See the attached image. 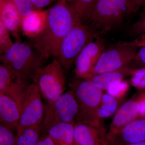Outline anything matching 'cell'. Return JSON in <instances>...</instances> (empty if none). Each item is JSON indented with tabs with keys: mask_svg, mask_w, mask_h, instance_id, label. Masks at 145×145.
<instances>
[{
	"mask_svg": "<svg viewBox=\"0 0 145 145\" xmlns=\"http://www.w3.org/2000/svg\"><path fill=\"white\" fill-rule=\"evenodd\" d=\"M46 10L44 25L28 42L47 58H56L63 39L80 21L65 0H58Z\"/></svg>",
	"mask_w": 145,
	"mask_h": 145,
	"instance_id": "obj_1",
	"label": "cell"
},
{
	"mask_svg": "<svg viewBox=\"0 0 145 145\" xmlns=\"http://www.w3.org/2000/svg\"><path fill=\"white\" fill-rule=\"evenodd\" d=\"M48 59L28 42H16L0 55L2 63L10 66L25 80L33 82Z\"/></svg>",
	"mask_w": 145,
	"mask_h": 145,
	"instance_id": "obj_2",
	"label": "cell"
},
{
	"mask_svg": "<svg viewBox=\"0 0 145 145\" xmlns=\"http://www.w3.org/2000/svg\"><path fill=\"white\" fill-rule=\"evenodd\" d=\"M80 107L77 122L100 127L103 125L98 110L103 94V89L88 80L75 78L69 83Z\"/></svg>",
	"mask_w": 145,
	"mask_h": 145,
	"instance_id": "obj_3",
	"label": "cell"
},
{
	"mask_svg": "<svg viewBox=\"0 0 145 145\" xmlns=\"http://www.w3.org/2000/svg\"><path fill=\"white\" fill-rule=\"evenodd\" d=\"M135 10L130 0H96L87 22L96 31L106 32Z\"/></svg>",
	"mask_w": 145,
	"mask_h": 145,
	"instance_id": "obj_4",
	"label": "cell"
},
{
	"mask_svg": "<svg viewBox=\"0 0 145 145\" xmlns=\"http://www.w3.org/2000/svg\"><path fill=\"white\" fill-rule=\"evenodd\" d=\"M97 35L89 25L78 21L63 40L55 59L64 69H69L83 48Z\"/></svg>",
	"mask_w": 145,
	"mask_h": 145,
	"instance_id": "obj_5",
	"label": "cell"
},
{
	"mask_svg": "<svg viewBox=\"0 0 145 145\" xmlns=\"http://www.w3.org/2000/svg\"><path fill=\"white\" fill-rule=\"evenodd\" d=\"M144 39L142 36L141 39L133 41L118 43L105 49L91 76L118 70L129 66L134 60L138 49L142 46Z\"/></svg>",
	"mask_w": 145,
	"mask_h": 145,
	"instance_id": "obj_6",
	"label": "cell"
},
{
	"mask_svg": "<svg viewBox=\"0 0 145 145\" xmlns=\"http://www.w3.org/2000/svg\"><path fill=\"white\" fill-rule=\"evenodd\" d=\"M66 82L63 67L57 59L53 58L39 71L33 82L38 86L47 104H50L64 93Z\"/></svg>",
	"mask_w": 145,
	"mask_h": 145,
	"instance_id": "obj_7",
	"label": "cell"
},
{
	"mask_svg": "<svg viewBox=\"0 0 145 145\" xmlns=\"http://www.w3.org/2000/svg\"><path fill=\"white\" fill-rule=\"evenodd\" d=\"M38 86L29 84L21 101V118L17 129L18 133L29 127L42 124L44 117L45 106Z\"/></svg>",
	"mask_w": 145,
	"mask_h": 145,
	"instance_id": "obj_8",
	"label": "cell"
},
{
	"mask_svg": "<svg viewBox=\"0 0 145 145\" xmlns=\"http://www.w3.org/2000/svg\"><path fill=\"white\" fill-rule=\"evenodd\" d=\"M80 111L78 101L72 91L63 93L52 103L45 106L44 119L75 124Z\"/></svg>",
	"mask_w": 145,
	"mask_h": 145,
	"instance_id": "obj_9",
	"label": "cell"
},
{
	"mask_svg": "<svg viewBox=\"0 0 145 145\" xmlns=\"http://www.w3.org/2000/svg\"><path fill=\"white\" fill-rule=\"evenodd\" d=\"M105 49L103 41L98 37L95 40L88 44L75 61L74 72L76 78L88 79Z\"/></svg>",
	"mask_w": 145,
	"mask_h": 145,
	"instance_id": "obj_10",
	"label": "cell"
},
{
	"mask_svg": "<svg viewBox=\"0 0 145 145\" xmlns=\"http://www.w3.org/2000/svg\"><path fill=\"white\" fill-rule=\"evenodd\" d=\"M29 81L22 78L10 66L0 65V93L9 96L20 106Z\"/></svg>",
	"mask_w": 145,
	"mask_h": 145,
	"instance_id": "obj_11",
	"label": "cell"
},
{
	"mask_svg": "<svg viewBox=\"0 0 145 145\" xmlns=\"http://www.w3.org/2000/svg\"><path fill=\"white\" fill-rule=\"evenodd\" d=\"M74 139L77 145H109L103 125L77 122L74 125Z\"/></svg>",
	"mask_w": 145,
	"mask_h": 145,
	"instance_id": "obj_12",
	"label": "cell"
},
{
	"mask_svg": "<svg viewBox=\"0 0 145 145\" xmlns=\"http://www.w3.org/2000/svg\"><path fill=\"white\" fill-rule=\"evenodd\" d=\"M140 98L130 100L117 110L112 120L108 133V142L114 135L131 122L139 117Z\"/></svg>",
	"mask_w": 145,
	"mask_h": 145,
	"instance_id": "obj_13",
	"label": "cell"
},
{
	"mask_svg": "<svg viewBox=\"0 0 145 145\" xmlns=\"http://www.w3.org/2000/svg\"><path fill=\"white\" fill-rule=\"evenodd\" d=\"M74 125L44 119L41 125L56 145H74Z\"/></svg>",
	"mask_w": 145,
	"mask_h": 145,
	"instance_id": "obj_14",
	"label": "cell"
},
{
	"mask_svg": "<svg viewBox=\"0 0 145 145\" xmlns=\"http://www.w3.org/2000/svg\"><path fill=\"white\" fill-rule=\"evenodd\" d=\"M145 141V118L131 122L109 141L108 144L125 145Z\"/></svg>",
	"mask_w": 145,
	"mask_h": 145,
	"instance_id": "obj_15",
	"label": "cell"
},
{
	"mask_svg": "<svg viewBox=\"0 0 145 145\" xmlns=\"http://www.w3.org/2000/svg\"><path fill=\"white\" fill-rule=\"evenodd\" d=\"M0 22L20 41L22 20L16 6L10 0H0Z\"/></svg>",
	"mask_w": 145,
	"mask_h": 145,
	"instance_id": "obj_16",
	"label": "cell"
},
{
	"mask_svg": "<svg viewBox=\"0 0 145 145\" xmlns=\"http://www.w3.org/2000/svg\"><path fill=\"white\" fill-rule=\"evenodd\" d=\"M21 118L20 106L9 96L0 93L1 123L11 129H18Z\"/></svg>",
	"mask_w": 145,
	"mask_h": 145,
	"instance_id": "obj_17",
	"label": "cell"
},
{
	"mask_svg": "<svg viewBox=\"0 0 145 145\" xmlns=\"http://www.w3.org/2000/svg\"><path fill=\"white\" fill-rule=\"evenodd\" d=\"M135 69L127 66L118 70L91 75L87 80L90 81L103 90H107L112 83L123 80L125 78L131 76Z\"/></svg>",
	"mask_w": 145,
	"mask_h": 145,
	"instance_id": "obj_18",
	"label": "cell"
},
{
	"mask_svg": "<svg viewBox=\"0 0 145 145\" xmlns=\"http://www.w3.org/2000/svg\"><path fill=\"white\" fill-rule=\"evenodd\" d=\"M46 14V10H35L24 18L22 22V29L29 38L35 36L41 30L44 25Z\"/></svg>",
	"mask_w": 145,
	"mask_h": 145,
	"instance_id": "obj_19",
	"label": "cell"
},
{
	"mask_svg": "<svg viewBox=\"0 0 145 145\" xmlns=\"http://www.w3.org/2000/svg\"><path fill=\"white\" fill-rule=\"evenodd\" d=\"M70 5L78 19L86 23L96 0H65Z\"/></svg>",
	"mask_w": 145,
	"mask_h": 145,
	"instance_id": "obj_20",
	"label": "cell"
},
{
	"mask_svg": "<svg viewBox=\"0 0 145 145\" xmlns=\"http://www.w3.org/2000/svg\"><path fill=\"white\" fill-rule=\"evenodd\" d=\"M41 125L28 127L18 133L15 145H36L39 140Z\"/></svg>",
	"mask_w": 145,
	"mask_h": 145,
	"instance_id": "obj_21",
	"label": "cell"
},
{
	"mask_svg": "<svg viewBox=\"0 0 145 145\" xmlns=\"http://www.w3.org/2000/svg\"><path fill=\"white\" fill-rule=\"evenodd\" d=\"M118 99L107 94H103L98 110V116L100 119L107 118L114 114L119 106Z\"/></svg>",
	"mask_w": 145,
	"mask_h": 145,
	"instance_id": "obj_22",
	"label": "cell"
},
{
	"mask_svg": "<svg viewBox=\"0 0 145 145\" xmlns=\"http://www.w3.org/2000/svg\"><path fill=\"white\" fill-rule=\"evenodd\" d=\"M129 85L126 81H117L111 84L107 89L109 95L116 99H121L128 90Z\"/></svg>",
	"mask_w": 145,
	"mask_h": 145,
	"instance_id": "obj_23",
	"label": "cell"
},
{
	"mask_svg": "<svg viewBox=\"0 0 145 145\" xmlns=\"http://www.w3.org/2000/svg\"><path fill=\"white\" fill-rule=\"evenodd\" d=\"M16 6L22 20L35 10L31 0H10Z\"/></svg>",
	"mask_w": 145,
	"mask_h": 145,
	"instance_id": "obj_24",
	"label": "cell"
},
{
	"mask_svg": "<svg viewBox=\"0 0 145 145\" xmlns=\"http://www.w3.org/2000/svg\"><path fill=\"white\" fill-rule=\"evenodd\" d=\"M13 43L10 38V32L0 22V54L6 52Z\"/></svg>",
	"mask_w": 145,
	"mask_h": 145,
	"instance_id": "obj_25",
	"label": "cell"
},
{
	"mask_svg": "<svg viewBox=\"0 0 145 145\" xmlns=\"http://www.w3.org/2000/svg\"><path fill=\"white\" fill-rule=\"evenodd\" d=\"M11 129L1 123L0 145H15L16 139L11 131Z\"/></svg>",
	"mask_w": 145,
	"mask_h": 145,
	"instance_id": "obj_26",
	"label": "cell"
},
{
	"mask_svg": "<svg viewBox=\"0 0 145 145\" xmlns=\"http://www.w3.org/2000/svg\"><path fill=\"white\" fill-rule=\"evenodd\" d=\"M131 82L139 89H145V67L135 69L131 75Z\"/></svg>",
	"mask_w": 145,
	"mask_h": 145,
	"instance_id": "obj_27",
	"label": "cell"
},
{
	"mask_svg": "<svg viewBox=\"0 0 145 145\" xmlns=\"http://www.w3.org/2000/svg\"><path fill=\"white\" fill-rule=\"evenodd\" d=\"M133 35H143L145 36V12L139 20L132 25L130 31Z\"/></svg>",
	"mask_w": 145,
	"mask_h": 145,
	"instance_id": "obj_28",
	"label": "cell"
},
{
	"mask_svg": "<svg viewBox=\"0 0 145 145\" xmlns=\"http://www.w3.org/2000/svg\"><path fill=\"white\" fill-rule=\"evenodd\" d=\"M133 61L141 68L145 67V37L142 46L137 51Z\"/></svg>",
	"mask_w": 145,
	"mask_h": 145,
	"instance_id": "obj_29",
	"label": "cell"
},
{
	"mask_svg": "<svg viewBox=\"0 0 145 145\" xmlns=\"http://www.w3.org/2000/svg\"><path fill=\"white\" fill-rule=\"evenodd\" d=\"M58 0H31L35 10H41L43 8L57 2Z\"/></svg>",
	"mask_w": 145,
	"mask_h": 145,
	"instance_id": "obj_30",
	"label": "cell"
},
{
	"mask_svg": "<svg viewBox=\"0 0 145 145\" xmlns=\"http://www.w3.org/2000/svg\"><path fill=\"white\" fill-rule=\"evenodd\" d=\"M36 145H57L53 140L47 134L39 140Z\"/></svg>",
	"mask_w": 145,
	"mask_h": 145,
	"instance_id": "obj_31",
	"label": "cell"
},
{
	"mask_svg": "<svg viewBox=\"0 0 145 145\" xmlns=\"http://www.w3.org/2000/svg\"><path fill=\"white\" fill-rule=\"evenodd\" d=\"M139 116L140 117L145 118V95L140 98Z\"/></svg>",
	"mask_w": 145,
	"mask_h": 145,
	"instance_id": "obj_32",
	"label": "cell"
},
{
	"mask_svg": "<svg viewBox=\"0 0 145 145\" xmlns=\"http://www.w3.org/2000/svg\"><path fill=\"white\" fill-rule=\"evenodd\" d=\"M130 1L135 10L140 7V3L142 0H130Z\"/></svg>",
	"mask_w": 145,
	"mask_h": 145,
	"instance_id": "obj_33",
	"label": "cell"
},
{
	"mask_svg": "<svg viewBox=\"0 0 145 145\" xmlns=\"http://www.w3.org/2000/svg\"><path fill=\"white\" fill-rule=\"evenodd\" d=\"M125 145H145V141L139 142L131 143Z\"/></svg>",
	"mask_w": 145,
	"mask_h": 145,
	"instance_id": "obj_34",
	"label": "cell"
},
{
	"mask_svg": "<svg viewBox=\"0 0 145 145\" xmlns=\"http://www.w3.org/2000/svg\"><path fill=\"white\" fill-rule=\"evenodd\" d=\"M145 4V0H142V1H141V3H140V6H141V5H144V4Z\"/></svg>",
	"mask_w": 145,
	"mask_h": 145,
	"instance_id": "obj_35",
	"label": "cell"
},
{
	"mask_svg": "<svg viewBox=\"0 0 145 145\" xmlns=\"http://www.w3.org/2000/svg\"><path fill=\"white\" fill-rule=\"evenodd\" d=\"M74 145H77L75 144H74Z\"/></svg>",
	"mask_w": 145,
	"mask_h": 145,
	"instance_id": "obj_36",
	"label": "cell"
}]
</instances>
